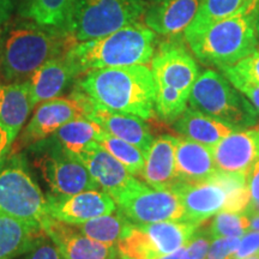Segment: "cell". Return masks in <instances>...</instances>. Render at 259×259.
Returning a JSON list of instances; mask_svg holds the SVG:
<instances>
[{
    "instance_id": "cell-12",
    "label": "cell",
    "mask_w": 259,
    "mask_h": 259,
    "mask_svg": "<svg viewBox=\"0 0 259 259\" xmlns=\"http://www.w3.org/2000/svg\"><path fill=\"white\" fill-rule=\"evenodd\" d=\"M47 204L51 218L69 225H79L116 210L113 197L102 190H88L66 197L51 194Z\"/></svg>"
},
{
    "instance_id": "cell-13",
    "label": "cell",
    "mask_w": 259,
    "mask_h": 259,
    "mask_svg": "<svg viewBox=\"0 0 259 259\" xmlns=\"http://www.w3.org/2000/svg\"><path fill=\"white\" fill-rule=\"evenodd\" d=\"M143 23L167 38L184 34L198 11L200 0H143Z\"/></svg>"
},
{
    "instance_id": "cell-23",
    "label": "cell",
    "mask_w": 259,
    "mask_h": 259,
    "mask_svg": "<svg viewBox=\"0 0 259 259\" xmlns=\"http://www.w3.org/2000/svg\"><path fill=\"white\" fill-rule=\"evenodd\" d=\"M174 130L183 136V138L194 141L210 149L234 131L229 125L191 107L186 108L176 120Z\"/></svg>"
},
{
    "instance_id": "cell-47",
    "label": "cell",
    "mask_w": 259,
    "mask_h": 259,
    "mask_svg": "<svg viewBox=\"0 0 259 259\" xmlns=\"http://www.w3.org/2000/svg\"><path fill=\"white\" fill-rule=\"evenodd\" d=\"M257 142H258V151H259V128H257Z\"/></svg>"
},
{
    "instance_id": "cell-4",
    "label": "cell",
    "mask_w": 259,
    "mask_h": 259,
    "mask_svg": "<svg viewBox=\"0 0 259 259\" xmlns=\"http://www.w3.org/2000/svg\"><path fill=\"white\" fill-rule=\"evenodd\" d=\"M259 0L231 17L216 22L185 41L194 57L206 66H233L259 50L257 10Z\"/></svg>"
},
{
    "instance_id": "cell-29",
    "label": "cell",
    "mask_w": 259,
    "mask_h": 259,
    "mask_svg": "<svg viewBox=\"0 0 259 259\" xmlns=\"http://www.w3.org/2000/svg\"><path fill=\"white\" fill-rule=\"evenodd\" d=\"M102 132L101 126L88 118L73 119L53 134V137L71 153L77 154L79 150L96 141Z\"/></svg>"
},
{
    "instance_id": "cell-44",
    "label": "cell",
    "mask_w": 259,
    "mask_h": 259,
    "mask_svg": "<svg viewBox=\"0 0 259 259\" xmlns=\"http://www.w3.org/2000/svg\"><path fill=\"white\" fill-rule=\"evenodd\" d=\"M184 248H185V247L180 248V250L173 252V253H169V254H166V255H162V257L157 258V259H180L181 254H183V252H184Z\"/></svg>"
},
{
    "instance_id": "cell-31",
    "label": "cell",
    "mask_w": 259,
    "mask_h": 259,
    "mask_svg": "<svg viewBox=\"0 0 259 259\" xmlns=\"http://www.w3.org/2000/svg\"><path fill=\"white\" fill-rule=\"evenodd\" d=\"M120 259H157L162 257L155 245L139 226L131 225L116 244Z\"/></svg>"
},
{
    "instance_id": "cell-39",
    "label": "cell",
    "mask_w": 259,
    "mask_h": 259,
    "mask_svg": "<svg viewBox=\"0 0 259 259\" xmlns=\"http://www.w3.org/2000/svg\"><path fill=\"white\" fill-rule=\"evenodd\" d=\"M247 187L250 191L251 202L259 200V160H257L248 171Z\"/></svg>"
},
{
    "instance_id": "cell-41",
    "label": "cell",
    "mask_w": 259,
    "mask_h": 259,
    "mask_svg": "<svg viewBox=\"0 0 259 259\" xmlns=\"http://www.w3.org/2000/svg\"><path fill=\"white\" fill-rule=\"evenodd\" d=\"M10 147H11V144L9 142L8 135H6L4 130L0 127V161H2L3 157L8 155Z\"/></svg>"
},
{
    "instance_id": "cell-15",
    "label": "cell",
    "mask_w": 259,
    "mask_h": 259,
    "mask_svg": "<svg viewBox=\"0 0 259 259\" xmlns=\"http://www.w3.org/2000/svg\"><path fill=\"white\" fill-rule=\"evenodd\" d=\"M42 231L57 246L64 259H111L118 255L116 246L93 240L76 226L53 218L47 220Z\"/></svg>"
},
{
    "instance_id": "cell-9",
    "label": "cell",
    "mask_w": 259,
    "mask_h": 259,
    "mask_svg": "<svg viewBox=\"0 0 259 259\" xmlns=\"http://www.w3.org/2000/svg\"><path fill=\"white\" fill-rule=\"evenodd\" d=\"M0 213L41 229L51 218L47 199L18 161L0 169Z\"/></svg>"
},
{
    "instance_id": "cell-3",
    "label": "cell",
    "mask_w": 259,
    "mask_h": 259,
    "mask_svg": "<svg viewBox=\"0 0 259 259\" xmlns=\"http://www.w3.org/2000/svg\"><path fill=\"white\" fill-rule=\"evenodd\" d=\"M157 35L142 22L106 36L76 42L66 52L78 76L93 70L148 65L156 51Z\"/></svg>"
},
{
    "instance_id": "cell-26",
    "label": "cell",
    "mask_w": 259,
    "mask_h": 259,
    "mask_svg": "<svg viewBox=\"0 0 259 259\" xmlns=\"http://www.w3.org/2000/svg\"><path fill=\"white\" fill-rule=\"evenodd\" d=\"M253 0H200L196 17L184 32L185 41L205 30L210 25L231 17Z\"/></svg>"
},
{
    "instance_id": "cell-38",
    "label": "cell",
    "mask_w": 259,
    "mask_h": 259,
    "mask_svg": "<svg viewBox=\"0 0 259 259\" xmlns=\"http://www.w3.org/2000/svg\"><path fill=\"white\" fill-rule=\"evenodd\" d=\"M225 76L231 80V83L239 92L244 94L246 99L252 103L255 111L259 113V84L248 82V80L239 78L236 76H232V74H225Z\"/></svg>"
},
{
    "instance_id": "cell-25",
    "label": "cell",
    "mask_w": 259,
    "mask_h": 259,
    "mask_svg": "<svg viewBox=\"0 0 259 259\" xmlns=\"http://www.w3.org/2000/svg\"><path fill=\"white\" fill-rule=\"evenodd\" d=\"M149 235L158 253L166 255L185 247L199 226L185 221H163L141 225Z\"/></svg>"
},
{
    "instance_id": "cell-36",
    "label": "cell",
    "mask_w": 259,
    "mask_h": 259,
    "mask_svg": "<svg viewBox=\"0 0 259 259\" xmlns=\"http://www.w3.org/2000/svg\"><path fill=\"white\" fill-rule=\"evenodd\" d=\"M240 238L239 236H221L210 242L206 259H234Z\"/></svg>"
},
{
    "instance_id": "cell-5",
    "label": "cell",
    "mask_w": 259,
    "mask_h": 259,
    "mask_svg": "<svg viewBox=\"0 0 259 259\" xmlns=\"http://www.w3.org/2000/svg\"><path fill=\"white\" fill-rule=\"evenodd\" d=\"M155 84V115L173 122L186 111L199 69L189 50L178 37L161 42L150 61Z\"/></svg>"
},
{
    "instance_id": "cell-18",
    "label": "cell",
    "mask_w": 259,
    "mask_h": 259,
    "mask_svg": "<svg viewBox=\"0 0 259 259\" xmlns=\"http://www.w3.org/2000/svg\"><path fill=\"white\" fill-rule=\"evenodd\" d=\"M66 52L42 64L28 79L32 108L47 100L59 97L71 80L78 77Z\"/></svg>"
},
{
    "instance_id": "cell-35",
    "label": "cell",
    "mask_w": 259,
    "mask_h": 259,
    "mask_svg": "<svg viewBox=\"0 0 259 259\" xmlns=\"http://www.w3.org/2000/svg\"><path fill=\"white\" fill-rule=\"evenodd\" d=\"M18 259H64L57 246L48 236L42 234L29 250Z\"/></svg>"
},
{
    "instance_id": "cell-37",
    "label": "cell",
    "mask_w": 259,
    "mask_h": 259,
    "mask_svg": "<svg viewBox=\"0 0 259 259\" xmlns=\"http://www.w3.org/2000/svg\"><path fill=\"white\" fill-rule=\"evenodd\" d=\"M255 253H259V232L250 229L240 238L234 259H244Z\"/></svg>"
},
{
    "instance_id": "cell-48",
    "label": "cell",
    "mask_w": 259,
    "mask_h": 259,
    "mask_svg": "<svg viewBox=\"0 0 259 259\" xmlns=\"http://www.w3.org/2000/svg\"><path fill=\"white\" fill-rule=\"evenodd\" d=\"M111 259H118V255H116V257H113V258H111Z\"/></svg>"
},
{
    "instance_id": "cell-30",
    "label": "cell",
    "mask_w": 259,
    "mask_h": 259,
    "mask_svg": "<svg viewBox=\"0 0 259 259\" xmlns=\"http://www.w3.org/2000/svg\"><path fill=\"white\" fill-rule=\"evenodd\" d=\"M103 148L124 166L131 176H141L143 170L145 154L135 145L103 131L96 139Z\"/></svg>"
},
{
    "instance_id": "cell-27",
    "label": "cell",
    "mask_w": 259,
    "mask_h": 259,
    "mask_svg": "<svg viewBox=\"0 0 259 259\" xmlns=\"http://www.w3.org/2000/svg\"><path fill=\"white\" fill-rule=\"evenodd\" d=\"M77 0H24L21 16L41 25L64 29Z\"/></svg>"
},
{
    "instance_id": "cell-8",
    "label": "cell",
    "mask_w": 259,
    "mask_h": 259,
    "mask_svg": "<svg viewBox=\"0 0 259 259\" xmlns=\"http://www.w3.org/2000/svg\"><path fill=\"white\" fill-rule=\"evenodd\" d=\"M112 197L118 211L132 225L184 221V208L173 190L153 189L131 177Z\"/></svg>"
},
{
    "instance_id": "cell-10",
    "label": "cell",
    "mask_w": 259,
    "mask_h": 259,
    "mask_svg": "<svg viewBox=\"0 0 259 259\" xmlns=\"http://www.w3.org/2000/svg\"><path fill=\"white\" fill-rule=\"evenodd\" d=\"M56 147L38 155L35 160V166L41 171L52 196L66 197L83 191L100 190V186L76 155L59 142Z\"/></svg>"
},
{
    "instance_id": "cell-21",
    "label": "cell",
    "mask_w": 259,
    "mask_h": 259,
    "mask_svg": "<svg viewBox=\"0 0 259 259\" xmlns=\"http://www.w3.org/2000/svg\"><path fill=\"white\" fill-rule=\"evenodd\" d=\"M32 109L28 80L0 84V127L14 144Z\"/></svg>"
},
{
    "instance_id": "cell-14",
    "label": "cell",
    "mask_w": 259,
    "mask_h": 259,
    "mask_svg": "<svg viewBox=\"0 0 259 259\" xmlns=\"http://www.w3.org/2000/svg\"><path fill=\"white\" fill-rule=\"evenodd\" d=\"M184 208V221L200 226V223L221 211L226 203V191L216 180L186 183L179 181L173 187Z\"/></svg>"
},
{
    "instance_id": "cell-16",
    "label": "cell",
    "mask_w": 259,
    "mask_h": 259,
    "mask_svg": "<svg viewBox=\"0 0 259 259\" xmlns=\"http://www.w3.org/2000/svg\"><path fill=\"white\" fill-rule=\"evenodd\" d=\"M211 153L218 169L248 174L259 158L257 128L233 131L211 148Z\"/></svg>"
},
{
    "instance_id": "cell-34",
    "label": "cell",
    "mask_w": 259,
    "mask_h": 259,
    "mask_svg": "<svg viewBox=\"0 0 259 259\" xmlns=\"http://www.w3.org/2000/svg\"><path fill=\"white\" fill-rule=\"evenodd\" d=\"M211 240L212 238L210 232L197 229V232L184 248L180 259H206Z\"/></svg>"
},
{
    "instance_id": "cell-32",
    "label": "cell",
    "mask_w": 259,
    "mask_h": 259,
    "mask_svg": "<svg viewBox=\"0 0 259 259\" xmlns=\"http://www.w3.org/2000/svg\"><path fill=\"white\" fill-rule=\"evenodd\" d=\"M247 231H250V218L244 212H229L223 210L216 213L209 229L212 239L221 236L241 238Z\"/></svg>"
},
{
    "instance_id": "cell-11",
    "label": "cell",
    "mask_w": 259,
    "mask_h": 259,
    "mask_svg": "<svg viewBox=\"0 0 259 259\" xmlns=\"http://www.w3.org/2000/svg\"><path fill=\"white\" fill-rule=\"evenodd\" d=\"M90 109L92 106L76 93L71 97H56L41 102L17 142L12 144V153L44 141L73 119L87 118Z\"/></svg>"
},
{
    "instance_id": "cell-2",
    "label": "cell",
    "mask_w": 259,
    "mask_h": 259,
    "mask_svg": "<svg viewBox=\"0 0 259 259\" xmlns=\"http://www.w3.org/2000/svg\"><path fill=\"white\" fill-rule=\"evenodd\" d=\"M0 31V76L5 83L25 82L42 64L76 44L64 29L27 18Z\"/></svg>"
},
{
    "instance_id": "cell-40",
    "label": "cell",
    "mask_w": 259,
    "mask_h": 259,
    "mask_svg": "<svg viewBox=\"0 0 259 259\" xmlns=\"http://www.w3.org/2000/svg\"><path fill=\"white\" fill-rule=\"evenodd\" d=\"M12 11H14V4L11 0H0V30L10 22Z\"/></svg>"
},
{
    "instance_id": "cell-42",
    "label": "cell",
    "mask_w": 259,
    "mask_h": 259,
    "mask_svg": "<svg viewBox=\"0 0 259 259\" xmlns=\"http://www.w3.org/2000/svg\"><path fill=\"white\" fill-rule=\"evenodd\" d=\"M247 216L250 218V229L251 231L259 232V213H247Z\"/></svg>"
},
{
    "instance_id": "cell-43",
    "label": "cell",
    "mask_w": 259,
    "mask_h": 259,
    "mask_svg": "<svg viewBox=\"0 0 259 259\" xmlns=\"http://www.w3.org/2000/svg\"><path fill=\"white\" fill-rule=\"evenodd\" d=\"M244 213H259V200H255V202H250L248 204L247 209L245 210Z\"/></svg>"
},
{
    "instance_id": "cell-46",
    "label": "cell",
    "mask_w": 259,
    "mask_h": 259,
    "mask_svg": "<svg viewBox=\"0 0 259 259\" xmlns=\"http://www.w3.org/2000/svg\"><path fill=\"white\" fill-rule=\"evenodd\" d=\"M244 259H259V253L248 255V257H246V258H244Z\"/></svg>"
},
{
    "instance_id": "cell-45",
    "label": "cell",
    "mask_w": 259,
    "mask_h": 259,
    "mask_svg": "<svg viewBox=\"0 0 259 259\" xmlns=\"http://www.w3.org/2000/svg\"><path fill=\"white\" fill-rule=\"evenodd\" d=\"M257 31H258V38H259V3H258V10H257Z\"/></svg>"
},
{
    "instance_id": "cell-24",
    "label": "cell",
    "mask_w": 259,
    "mask_h": 259,
    "mask_svg": "<svg viewBox=\"0 0 259 259\" xmlns=\"http://www.w3.org/2000/svg\"><path fill=\"white\" fill-rule=\"evenodd\" d=\"M44 233L41 228L0 213V259L18 258Z\"/></svg>"
},
{
    "instance_id": "cell-1",
    "label": "cell",
    "mask_w": 259,
    "mask_h": 259,
    "mask_svg": "<svg viewBox=\"0 0 259 259\" xmlns=\"http://www.w3.org/2000/svg\"><path fill=\"white\" fill-rule=\"evenodd\" d=\"M74 93L94 108L137 115L144 120L155 115L156 84L148 65L89 71L82 74Z\"/></svg>"
},
{
    "instance_id": "cell-28",
    "label": "cell",
    "mask_w": 259,
    "mask_h": 259,
    "mask_svg": "<svg viewBox=\"0 0 259 259\" xmlns=\"http://www.w3.org/2000/svg\"><path fill=\"white\" fill-rule=\"evenodd\" d=\"M131 225L132 223L121 212L118 211L116 213L112 212L108 215L99 216V218L73 226H76L80 233L93 240L109 246H115Z\"/></svg>"
},
{
    "instance_id": "cell-17",
    "label": "cell",
    "mask_w": 259,
    "mask_h": 259,
    "mask_svg": "<svg viewBox=\"0 0 259 259\" xmlns=\"http://www.w3.org/2000/svg\"><path fill=\"white\" fill-rule=\"evenodd\" d=\"M178 138L162 135L154 139L145 154L141 176L145 184L156 190H170L179 183L176 164Z\"/></svg>"
},
{
    "instance_id": "cell-20",
    "label": "cell",
    "mask_w": 259,
    "mask_h": 259,
    "mask_svg": "<svg viewBox=\"0 0 259 259\" xmlns=\"http://www.w3.org/2000/svg\"><path fill=\"white\" fill-rule=\"evenodd\" d=\"M87 118L101 126L103 131L109 135L141 149L144 154H147L154 141L148 124L137 115L92 107Z\"/></svg>"
},
{
    "instance_id": "cell-19",
    "label": "cell",
    "mask_w": 259,
    "mask_h": 259,
    "mask_svg": "<svg viewBox=\"0 0 259 259\" xmlns=\"http://www.w3.org/2000/svg\"><path fill=\"white\" fill-rule=\"evenodd\" d=\"M74 155L85 166L100 189L111 196L121 189L131 178L120 162L96 141L90 142Z\"/></svg>"
},
{
    "instance_id": "cell-22",
    "label": "cell",
    "mask_w": 259,
    "mask_h": 259,
    "mask_svg": "<svg viewBox=\"0 0 259 259\" xmlns=\"http://www.w3.org/2000/svg\"><path fill=\"white\" fill-rule=\"evenodd\" d=\"M176 164L178 178L186 183L208 180L218 171L211 149L186 138L178 139Z\"/></svg>"
},
{
    "instance_id": "cell-7",
    "label": "cell",
    "mask_w": 259,
    "mask_h": 259,
    "mask_svg": "<svg viewBox=\"0 0 259 259\" xmlns=\"http://www.w3.org/2000/svg\"><path fill=\"white\" fill-rule=\"evenodd\" d=\"M143 0H77L64 30L76 42L95 40L143 18Z\"/></svg>"
},
{
    "instance_id": "cell-33",
    "label": "cell",
    "mask_w": 259,
    "mask_h": 259,
    "mask_svg": "<svg viewBox=\"0 0 259 259\" xmlns=\"http://www.w3.org/2000/svg\"><path fill=\"white\" fill-rule=\"evenodd\" d=\"M223 74H232L248 82L259 84V50L233 66L221 69Z\"/></svg>"
},
{
    "instance_id": "cell-6",
    "label": "cell",
    "mask_w": 259,
    "mask_h": 259,
    "mask_svg": "<svg viewBox=\"0 0 259 259\" xmlns=\"http://www.w3.org/2000/svg\"><path fill=\"white\" fill-rule=\"evenodd\" d=\"M189 105L234 130L258 122L259 113L252 103L218 71L208 70L199 74L191 90Z\"/></svg>"
}]
</instances>
